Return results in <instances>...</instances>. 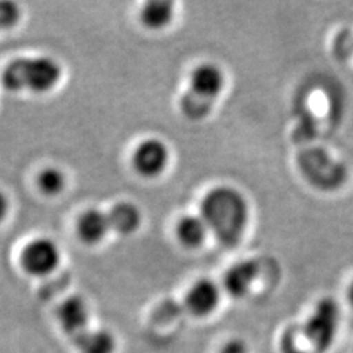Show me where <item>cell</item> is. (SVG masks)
<instances>
[{"instance_id":"6da1fadb","label":"cell","mask_w":353,"mask_h":353,"mask_svg":"<svg viewBox=\"0 0 353 353\" xmlns=\"http://www.w3.org/2000/svg\"><path fill=\"white\" fill-rule=\"evenodd\" d=\"M208 232L227 248L240 243L249 221V207L239 190L219 186L210 190L201 204Z\"/></svg>"},{"instance_id":"7a4b0ae2","label":"cell","mask_w":353,"mask_h":353,"mask_svg":"<svg viewBox=\"0 0 353 353\" xmlns=\"http://www.w3.org/2000/svg\"><path fill=\"white\" fill-rule=\"evenodd\" d=\"M0 79L10 92L48 93L59 84L62 67L48 55L21 57L6 64Z\"/></svg>"},{"instance_id":"3957f363","label":"cell","mask_w":353,"mask_h":353,"mask_svg":"<svg viewBox=\"0 0 353 353\" xmlns=\"http://www.w3.org/2000/svg\"><path fill=\"white\" fill-rule=\"evenodd\" d=\"M189 89L182 94L179 108L190 121H202L214 108V102L225 85V76L217 64L205 62L190 74Z\"/></svg>"},{"instance_id":"277c9868","label":"cell","mask_w":353,"mask_h":353,"mask_svg":"<svg viewBox=\"0 0 353 353\" xmlns=\"http://www.w3.org/2000/svg\"><path fill=\"white\" fill-rule=\"evenodd\" d=\"M341 319V307L334 299L319 300L301 327L309 347L316 353L327 352L336 339Z\"/></svg>"},{"instance_id":"5b68a950","label":"cell","mask_w":353,"mask_h":353,"mask_svg":"<svg viewBox=\"0 0 353 353\" xmlns=\"http://www.w3.org/2000/svg\"><path fill=\"white\" fill-rule=\"evenodd\" d=\"M61 263V250L58 245L45 237L26 243L20 255V265L28 275L43 278L52 274Z\"/></svg>"},{"instance_id":"8992f818","label":"cell","mask_w":353,"mask_h":353,"mask_svg":"<svg viewBox=\"0 0 353 353\" xmlns=\"http://www.w3.org/2000/svg\"><path fill=\"white\" fill-rule=\"evenodd\" d=\"M301 166L310 181L322 188L338 186L345 173L344 166L332 160L322 150H310L306 152L303 154Z\"/></svg>"},{"instance_id":"52a82bcc","label":"cell","mask_w":353,"mask_h":353,"mask_svg":"<svg viewBox=\"0 0 353 353\" xmlns=\"http://www.w3.org/2000/svg\"><path fill=\"white\" fill-rule=\"evenodd\" d=\"M170 153L164 141L157 138L143 140L132 154V165L140 176L153 178L160 176L169 164Z\"/></svg>"},{"instance_id":"ba28073f","label":"cell","mask_w":353,"mask_h":353,"mask_svg":"<svg viewBox=\"0 0 353 353\" xmlns=\"http://www.w3.org/2000/svg\"><path fill=\"white\" fill-rule=\"evenodd\" d=\"M221 292L211 279H201L190 287L185 296V305L190 313L198 318L211 316L219 307Z\"/></svg>"},{"instance_id":"9c48e42d","label":"cell","mask_w":353,"mask_h":353,"mask_svg":"<svg viewBox=\"0 0 353 353\" xmlns=\"http://www.w3.org/2000/svg\"><path fill=\"white\" fill-rule=\"evenodd\" d=\"M57 318L67 335L77 338L88 330L90 318L88 303L80 296H71L58 306Z\"/></svg>"},{"instance_id":"30bf717a","label":"cell","mask_w":353,"mask_h":353,"mask_svg":"<svg viewBox=\"0 0 353 353\" xmlns=\"http://www.w3.org/2000/svg\"><path fill=\"white\" fill-rule=\"evenodd\" d=\"M259 275V267L254 261H242L232 265L223 280L224 290L233 299H242L252 290Z\"/></svg>"},{"instance_id":"8fae6325","label":"cell","mask_w":353,"mask_h":353,"mask_svg":"<svg viewBox=\"0 0 353 353\" xmlns=\"http://www.w3.org/2000/svg\"><path fill=\"white\" fill-rule=\"evenodd\" d=\"M110 223L108 214L101 210L90 208L80 214L76 223V232L79 239L87 245H97L110 232Z\"/></svg>"},{"instance_id":"7c38bea8","label":"cell","mask_w":353,"mask_h":353,"mask_svg":"<svg viewBox=\"0 0 353 353\" xmlns=\"http://www.w3.org/2000/svg\"><path fill=\"white\" fill-rule=\"evenodd\" d=\"M108 217L110 229L121 236L135 233L141 224V212L138 205L127 201L115 203L108 212Z\"/></svg>"},{"instance_id":"4fadbf2b","label":"cell","mask_w":353,"mask_h":353,"mask_svg":"<svg viewBox=\"0 0 353 353\" xmlns=\"http://www.w3.org/2000/svg\"><path fill=\"white\" fill-rule=\"evenodd\" d=\"M75 343L80 353H115L117 351L115 335L106 328H88L75 338Z\"/></svg>"},{"instance_id":"5bb4252c","label":"cell","mask_w":353,"mask_h":353,"mask_svg":"<svg viewBox=\"0 0 353 353\" xmlns=\"http://www.w3.org/2000/svg\"><path fill=\"white\" fill-rule=\"evenodd\" d=\"M174 17V3L170 0H150L140 11L141 24L151 29L160 30L172 23Z\"/></svg>"},{"instance_id":"9a60e30c","label":"cell","mask_w":353,"mask_h":353,"mask_svg":"<svg viewBox=\"0 0 353 353\" xmlns=\"http://www.w3.org/2000/svg\"><path fill=\"white\" fill-rule=\"evenodd\" d=\"M208 233L202 216L188 214L183 216L176 224V237L179 242L189 249H195L202 245Z\"/></svg>"},{"instance_id":"2e32d148","label":"cell","mask_w":353,"mask_h":353,"mask_svg":"<svg viewBox=\"0 0 353 353\" xmlns=\"http://www.w3.org/2000/svg\"><path fill=\"white\" fill-rule=\"evenodd\" d=\"M65 182L67 179L63 172L55 166H49L41 170L37 176L38 189L48 196H55L61 194L65 188Z\"/></svg>"},{"instance_id":"e0dca14e","label":"cell","mask_w":353,"mask_h":353,"mask_svg":"<svg viewBox=\"0 0 353 353\" xmlns=\"http://www.w3.org/2000/svg\"><path fill=\"white\" fill-rule=\"evenodd\" d=\"M306 344L301 328L290 327L281 336L280 350L281 353H307Z\"/></svg>"},{"instance_id":"ac0fdd59","label":"cell","mask_w":353,"mask_h":353,"mask_svg":"<svg viewBox=\"0 0 353 353\" xmlns=\"http://www.w3.org/2000/svg\"><path fill=\"white\" fill-rule=\"evenodd\" d=\"M21 11L13 1H0V32L8 30L20 21Z\"/></svg>"},{"instance_id":"d6986e66","label":"cell","mask_w":353,"mask_h":353,"mask_svg":"<svg viewBox=\"0 0 353 353\" xmlns=\"http://www.w3.org/2000/svg\"><path fill=\"white\" fill-rule=\"evenodd\" d=\"M217 353H249V345L241 338H232L221 345Z\"/></svg>"},{"instance_id":"ffe728a7","label":"cell","mask_w":353,"mask_h":353,"mask_svg":"<svg viewBox=\"0 0 353 353\" xmlns=\"http://www.w3.org/2000/svg\"><path fill=\"white\" fill-rule=\"evenodd\" d=\"M8 211H10V201L7 195L0 190V223L6 219Z\"/></svg>"},{"instance_id":"44dd1931","label":"cell","mask_w":353,"mask_h":353,"mask_svg":"<svg viewBox=\"0 0 353 353\" xmlns=\"http://www.w3.org/2000/svg\"><path fill=\"white\" fill-rule=\"evenodd\" d=\"M347 297H348V301L353 306V281L351 283V285L348 287V292H347Z\"/></svg>"}]
</instances>
